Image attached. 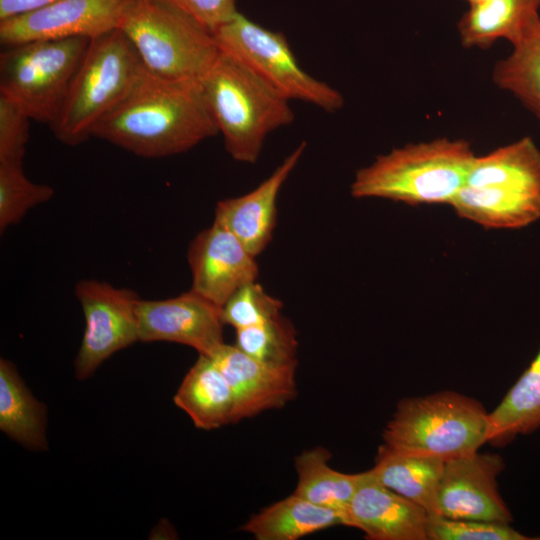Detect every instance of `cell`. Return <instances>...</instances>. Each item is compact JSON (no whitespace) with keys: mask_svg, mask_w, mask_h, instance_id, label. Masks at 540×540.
<instances>
[{"mask_svg":"<svg viewBox=\"0 0 540 540\" xmlns=\"http://www.w3.org/2000/svg\"><path fill=\"white\" fill-rule=\"evenodd\" d=\"M218 134L200 81L155 76L147 70L94 127L92 137L143 158L186 152Z\"/></svg>","mask_w":540,"mask_h":540,"instance_id":"6da1fadb","label":"cell"},{"mask_svg":"<svg viewBox=\"0 0 540 540\" xmlns=\"http://www.w3.org/2000/svg\"><path fill=\"white\" fill-rule=\"evenodd\" d=\"M475 156L463 139L408 144L359 169L350 193L357 199L382 198L411 206L450 204L466 184Z\"/></svg>","mask_w":540,"mask_h":540,"instance_id":"7a4b0ae2","label":"cell"},{"mask_svg":"<svg viewBox=\"0 0 540 540\" xmlns=\"http://www.w3.org/2000/svg\"><path fill=\"white\" fill-rule=\"evenodd\" d=\"M200 84L226 151L236 161L254 164L267 135L294 120L287 98L221 50Z\"/></svg>","mask_w":540,"mask_h":540,"instance_id":"3957f363","label":"cell"},{"mask_svg":"<svg viewBox=\"0 0 540 540\" xmlns=\"http://www.w3.org/2000/svg\"><path fill=\"white\" fill-rule=\"evenodd\" d=\"M145 71L120 29L91 39L50 125L54 136L69 146L86 142L96 124L126 97Z\"/></svg>","mask_w":540,"mask_h":540,"instance_id":"277c9868","label":"cell"},{"mask_svg":"<svg viewBox=\"0 0 540 540\" xmlns=\"http://www.w3.org/2000/svg\"><path fill=\"white\" fill-rule=\"evenodd\" d=\"M119 29L161 78L200 81L220 55L213 33L169 0H132Z\"/></svg>","mask_w":540,"mask_h":540,"instance_id":"5b68a950","label":"cell"},{"mask_svg":"<svg viewBox=\"0 0 540 540\" xmlns=\"http://www.w3.org/2000/svg\"><path fill=\"white\" fill-rule=\"evenodd\" d=\"M488 413L478 400L455 391L404 398L386 424L384 445L444 461L487 443Z\"/></svg>","mask_w":540,"mask_h":540,"instance_id":"8992f818","label":"cell"},{"mask_svg":"<svg viewBox=\"0 0 540 540\" xmlns=\"http://www.w3.org/2000/svg\"><path fill=\"white\" fill-rule=\"evenodd\" d=\"M86 37L48 39L6 47L0 54V95L31 120H55L90 43Z\"/></svg>","mask_w":540,"mask_h":540,"instance_id":"52a82bcc","label":"cell"},{"mask_svg":"<svg viewBox=\"0 0 540 540\" xmlns=\"http://www.w3.org/2000/svg\"><path fill=\"white\" fill-rule=\"evenodd\" d=\"M213 35L222 52L245 64L289 101L310 103L327 112L343 107L342 94L303 70L282 33L238 12Z\"/></svg>","mask_w":540,"mask_h":540,"instance_id":"ba28073f","label":"cell"},{"mask_svg":"<svg viewBox=\"0 0 540 540\" xmlns=\"http://www.w3.org/2000/svg\"><path fill=\"white\" fill-rule=\"evenodd\" d=\"M75 296L85 317L75 375L85 379L112 354L139 340L136 306L140 298L131 289L95 279L80 280Z\"/></svg>","mask_w":540,"mask_h":540,"instance_id":"9c48e42d","label":"cell"},{"mask_svg":"<svg viewBox=\"0 0 540 540\" xmlns=\"http://www.w3.org/2000/svg\"><path fill=\"white\" fill-rule=\"evenodd\" d=\"M505 467L499 454L475 451L446 460L437 494V515L511 524V511L498 490Z\"/></svg>","mask_w":540,"mask_h":540,"instance_id":"30bf717a","label":"cell"},{"mask_svg":"<svg viewBox=\"0 0 540 540\" xmlns=\"http://www.w3.org/2000/svg\"><path fill=\"white\" fill-rule=\"evenodd\" d=\"M132 0H56L37 10L0 21L5 47L72 37L96 38L119 29Z\"/></svg>","mask_w":540,"mask_h":540,"instance_id":"8fae6325","label":"cell"},{"mask_svg":"<svg viewBox=\"0 0 540 540\" xmlns=\"http://www.w3.org/2000/svg\"><path fill=\"white\" fill-rule=\"evenodd\" d=\"M139 340L169 341L212 357L225 344L221 307L193 290L164 300H142L136 306Z\"/></svg>","mask_w":540,"mask_h":540,"instance_id":"7c38bea8","label":"cell"},{"mask_svg":"<svg viewBox=\"0 0 540 540\" xmlns=\"http://www.w3.org/2000/svg\"><path fill=\"white\" fill-rule=\"evenodd\" d=\"M191 290L222 307L243 285L257 280L258 265L242 242L213 222L191 241L187 252Z\"/></svg>","mask_w":540,"mask_h":540,"instance_id":"4fadbf2b","label":"cell"},{"mask_svg":"<svg viewBox=\"0 0 540 540\" xmlns=\"http://www.w3.org/2000/svg\"><path fill=\"white\" fill-rule=\"evenodd\" d=\"M211 358L233 391L232 424L267 410L281 409L297 395V365L262 362L226 343Z\"/></svg>","mask_w":540,"mask_h":540,"instance_id":"5bb4252c","label":"cell"},{"mask_svg":"<svg viewBox=\"0 0 540 540\" xmlns=\"http://www.w3.org/2000/svg\"><path fill=\"white\" fill-rule=\"evenodd\" d=\"M429 513L378 482L369 470L344 516V525L360 529L370 540H428Z\"/></svg>","mask_w":540,"mask_h":540,"instance_id":"9a60e30c","label":"cell"},{"mask_svg":"<svg viewBox=\"0 0 540 540\" xmlns=\"http://www.w3.org/2000/svg\"><path fill=\"white\" fill-rule=\"evenodd\" d=\"M306 142L289 154L282 163L252 191L220 200L214 222L234 234L253 255L269 244L277 221V197L281 187L301 159Z\"/></svg>","mask_w":540,"mask_h":540,"instance_id":"2e32d148","label":"cell"},{"mask_svg":"<svg viewBox=\"0 0 540 540\" xmlns=\"http://www.w3.org/2000/svg\"><path fill=\"white\" fill-rule=\"evenodd\" d=\"M449 205L461 218L487 229H518L540 219V193L464 185Z\"/></svg>","mask_w":540,"mask_h":540,"instance_id":"e0dca14e","label":"cell"},{"mask_svg":"<svg viewBox=\"0 0 540 540\" xmlns=\"http://www.w3.org/2000/svg\"><path fill=\"white\" fill-rule=\"evenodd\" d=\"M445 461L430 455L405 452L381 445L369 469L385 487L437 515V494Z\"/></svg>","mask_w":540,"mask_h":540,"instance_id":"ac0fdd59","label":"cell"},{"mask_svg":"<svg viewBox=\"0 0 540 540\" xmlns=\"http://www.w3.org/2000/svg\"><path fill=\"white\" fill-rule=\"evenodd\" d=\"M540 0H488L469 6L458 22L461 44L487 48L499 39L518 42L540 19Z\"/></svg>","mask_w":540,"mask_h":540,"instance_id":"d6986e66","label":"cell"},{"mask_svg":"<svg viewBox=\"0 0 540 540\" xmlns=\"http://www.w3.org/2000/svg\"><path fill=\"white\" fill-rule=\"evenodd\" d=\"M197 428L211 430L232 424L234 395L214 360L200 355L184 377L174 396Z\"/></svg>","mask_w":540,"mask_h":540,"instance_id":"ffe728a7","label":"cell"},{"mask_svg":"<svg viewBox=\"0 0 540 540\" xmlns=\"http://www.w3.org/2000/svg\"><path fill=\"white\" fill-rule=\"evenodd\" d=\"M465 185L540 193V149L526 136L486 155L475 156Z\"/></svg>","mask_w":540,"mask_h":540,"instance_id":"44dd1931","label":"cell"},{"mask_svg":"<svg viewBox=\"0 0 540 540\" xmlns=\"http://www.w3.org/2000/svg\"><path fill=\"white\" fill-rule=\"evenodd\" d=\"M336 525L342 515L295 493L252 515L242 530L257 540H296Z\"/></svg>","mask_w":540,"mask_h":540,"instance_id":"7402d4cb","label":"cell"},{"mask_svg":"<svg viewBox=\"0 0 540 540\" xmlns=\"http://www.w3.org/2000/svg\"><path fill=\"white\" fill-rule=\"evenodd\" d=\"M540 429V348L498 406L488 413L487 443L504 446Z\"/></svg>","mask_w":540,"mask_h":540,"instance_id":"603a6c76","label":"cell"},{"mask_svg":"<svg viewBox=\"0 0 540 540\" xmlns=\"http://www.w3.org/2000/svg\"><path fill=\"white\" fill-rule=\"evenodd\" d=\"M46 408L26 388L13 363L0 361V429L34 450L47 449Z\"/></svg>","mask_w":540,"mask_h":540,"instance_id":"cb8c5ba5","label":"cell"},{"mask_svg":"<svg viewBox=\"0 0 540 540\" xmlns=\"http://www.w3.org/2000/svg\"><path fill=\"white\" fill-rule=\"evenodd\" d=\"M331 453L324 447L303 451L294 460L298 476L293 493L339 512L343 517L360 482L361 473L348 474L329 465Z\"/></svg>","mask_w":540,"mask_h":540,"instance_id":"d4e9b609","label":"cell"},{"mask_svg":"<svg viewBox=\"0 0 540 540\" xmlns=\"http://www.w3.org/2000/svg\"><path fill=\"white\" fill-rule=\"evenodd\" d=\"M494 83L515 96L540 122V19L496 62Z\"/></svg>","mask_w":540,"mask_h":540,"instance_id":"484cf974","label":"cell"},{"mask_svg":"<svg viewBox=\"0 0 540 540\" xmlns=\"http://www.w3.org/2000/svg\"><path fill=\"white\" fill-rule=\"evenodd\" d=\"M234 345L262 362L297 365V333L293 323L282 314L255 326L237 329Z\"/></svg>","mask_w":540,"mask_h":540,"instance_id":"4316f807","label":"cell"},{"mask_svg":"<svg viewBox=\"0 0 540 540\" xmlns=\"http://www.w3.org/2000/svg\"><path fill=\"white\" fill-rule=\"evenodd\" d=\"M54 189L46 184L30 181L23 162H0V231L21 221L26 213L49 201Z\"/></svg>","mask_w":540,"mask_h":540,"instance_id":"83f0119b","label":"cell"},{"mask_svg":"<svg viewBox=\"0 0 540 540\" xmlns=\"http://www.w3.org/2000/svg\"><path fill=\"white\" fill-rule=\"evenodd\" d=\"M282 302L268 294L257 281L240 287L221 307L224 324L235 330L261 324L279 314Z\"/></svg>","mask_w":540,"mask_h":540,"instance_id":"f1b7e54d","label":"cell"},{"mask_svg":"<svg viewBox=\"0 0 540 540\" xmlns=\"http://www.w3.org/2000/svg\"><path fill=\"white\" fill-rule=\"evenodd\" d=\"M428 540H530L508 523L450 519L429 515Z\"/></svg>","mask_w":540,"mask_h":540,"instance_id":"f546056e","label":"cell"},{"mask_svg":"<svg viewBox=\"0 0 540 540\" xmlns=\"http://www.w3.org/2000/svg\"><path fill=\"white\" fill-rule=\"evenodd\" d=\"M29 116L0 95V162H23L29 140Z\"/></svg>","mask_w":540,"mask_h":540,"instance_id":"4dcf8cb0","label":"cell"},{"mask_svg":"<svg viewBox=\"0 0 540 540\" xmlns=\"http://www.w3.org/2000/svg\"><path fill=\"white\" fill-rule=\"evenodd\" d=\"M214 33L237 13V0H169Z\"/></svg>","mask_w":540,"mask_h":540,"instance_id":"1f68e13d","label":"cell"},{"mask_svg":"<svg viewBox=\"0 0 540 540\" xmlns=\"http://www.w3.org/2000/svg\"><path fill=\"white\" fill-rule=\"evenodd\" d=\"M55 1L56 0H0V21L37 10Z\"/></svg>","mask_w":540,"mask_h":540,"instance_id":"d6a6232c","label":"cell"},{"mask_svg":"<svg viewBox=\"0 0 540 540\" xmlns=\"http://www.w3.org/2000/svg\"><path fill=\"white\" fill-rule=\"evenodd\" d=\"M464 1H466L469 4V6H474V5H478L483 2H486L488 0H464Z\"/></svg>","mask_w":540,"mask_h":540,"instance_id":"836d02e7","label":"cell"}]
</instances>
